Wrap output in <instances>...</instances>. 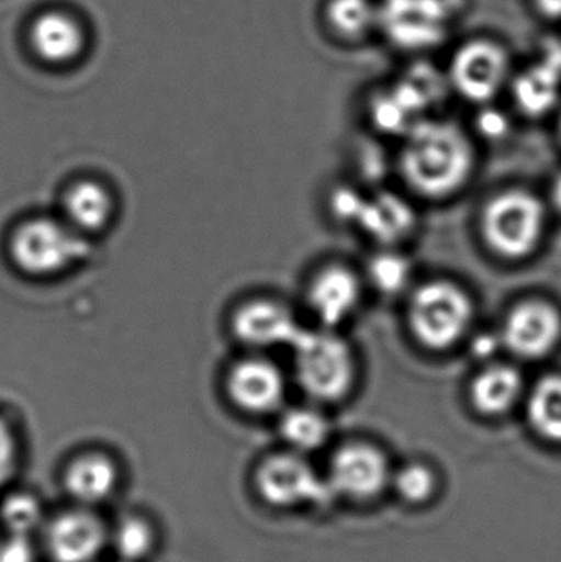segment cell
Returning <instances> with one entry per match:
<instances>
[{"mask_svg": "<svg viewBox=\"0 0 561 562\" xmlns=\"http://www.w3.org/2000/svg\"><path fill=\"white\" fill-rule=\"evenodd\" d=\"M308 306L325 329H335L351 319L362 297V280L345 266L319 270L308 286Z\"/></svg>", "mask_w": 561, "mask_h": 562, "instance_id": "13", "label": "cell"}, {"mask_svg": "<svg viewBox=\"0 0 561 562\" xmlns=\"http://www.w3.org/2000/svg\"><path fill=\"white\" fill-rule=\"evenodd\" d=\"M509 49L490 36L468 40L455 52L448 81L455 91L478 105H487L509 85Z\"/></svg>", "mask_w": 561, "mask_h": 562, "instance_id": "7", "label": "cell"}, {"mask_svg": "<svg viewBox=\"0 0 561 562\" xmlns=\"http://www.w3.org/2000/svg\"><path fill=\"white\" fill-rule=\"evenodd\" d=\"M526 396L523 372L510 363H490L473 376L468 398L474 412L486 418H501L513 412Z\"/></svg>", "mask_w": 561, "mask_h": 562, "instance_id": "15", "label": "cell"}, {"mask_svg": "<svg viewBox=\"0 0 561 562\" xmlns=\"http://www.w3.org/2000/svg\"><path fill=\"white\" fill-rule=\"evenodd\" d=\"M45 543L53 562H92L108 543V530L99 517L79 508L48 521Z\"/></svg>", "mask_w": 561, "mask_h": 562, "instance_id": "11", "label": "cell"}, {"mask_svg": "<svg viewBox=\"0 0 561 562\" xmlns=\"http://www.w3.org/2000/svg\"><path fill=\"white\" fill-rule=\"evenodd\" d=\"M0 521L9 535L30 537L42 528L45 515L35 495L13 494L0 505Z\"/></svg>", "mask_w": 561, "mask_h": 562, "instance_id": "25", "label": "cell"}, {"mask_svg": "<svg viewBox=\"0 0 561 562\" xmlns=\"http://www.w3.org/2000/svg\"><path fill=\"white\" fill-rule=\"evenodd\" d=\"M537 15L549 22H561V0H530Z\"/></svg>", "mask_w": 561, "mask_h": 562, "instance_id": "33", "label": "cell"}, {"mask_svg": "<svg viewBox=\"0 0 561 562\" xmlns=\"http://www.w3.org/2000/svg\"><path fill=\"white\" fill-rule=\"evenodd\" d=\"M117 465L108 456L98 452L79 456L63 475L69 497L85 507L108 501L117 488Z\"/></svg>", "mask_w": 561, "mask_h": 562, "instance_id": "17", "label": "cell"}, {"mask_svg": "<svg viewBox=\"0 0 561 562\" xmlns=\"http://www.w3.org/2000/svg\"><path fill=\"white\" fill-rule=\"evenodd\" d=\"M356 224L379 246L399 247L417 229V214L399 194L378 193L366 198Z\"/></svg>", "mask_w": 561, "mask_h": 562, "instance_id": "16", "label": "cell"}, {"mask_svg": "<svg viewBox=\"0 0 561 562\" xmlns=\"http://www.w3.org/2000/svg\"><path fill=\"white\" fill-rule=\"evenodd\" d=\"M550 203L561 214V173L553 181L552 188H550Z\"/></svg>", "mask_w": 561, "mask_h": 562, "instance_id": "34", "label": "cell"}, {"mask_svg": "<svg viewBox=\"0 0 561 562\" xmlns=\"http://www.w3.org/2000/svg\"><path fill=\"white\" fill-rule=\"evenodd\" d=\"M63 213L66 223L82 236L99 233L114 216V200L102 184L81 181L66 191Z\"/></svg>", "mask_w": 561, "mask_h": 562, "instance_id": "18", "label": "cell"}, {"mask_svg": "<svg viewBox=\"0 0 561 562\" xmlns=\"http://www.w3.org/2000/svg\"><path fill=\"white\" fill-rule=\"evenodd\" d=\"M467 0H379V32L404 52L437 48Z\"/></svg>", "mask_w": 561, "mask_h": 562, "instance_id": "5", "label": "cell"}, {"mask_svg": "<svg viewBox=\"0 0 561 562\" xmlns=\"http://www.w3.org/2000/svg\"><path fill=\"white\" fill-rule=\"evenodd\" d=\"M32 43L46 61L65 63L81 52L85 35L75 19L61 12L40 15L33 23Z\"/></svg>", "mask_w": 561, "mask_h": 562, "instance_id": "19", "label": "cell"}, {"mask_svg": "<svg viewBox=\"0 0 561 562\" xmlns=\"http://www.w3.org/2000/svg\"><path fill=\"white\" fill-rule=\"evenodd\" d=\"M526 416L539 438L561 445V375L550 373L537 380L526 393Z\"/></svg>", "mask_w": 561, "mask_h": 562, "instance_id": "20", "label": "cell"}, {"mask_svg": "<svg viewBox=\"0 0 561 562\" xmlns=\"http://www.w3.org/2000/svg\"><path fill=\"white\" fill-rule=\"evenodd\" d=\"M16 442L9 426L0 419V485L7 484L15 474Z\"/></svg>", "mask_w": 561, "mask_h": 562, "instance_id": "30", "label": "cell"}, {"mask_svg": "<svg viewBox=\"0 0 561 562\" xmlns=\"http://www.w3.org/2000/svg\"><path fill=\"white\" fill-rule=\"evenodd\" d=\"M13 262L33 277H49L88 256L85 236L66 221L38 217L22 224L10 243Z\"/></svg>", "mask_w": 561, "mask_h": 562, "instance_id": "6", "label": "cell"}, {"mask_svg": "<svg viewBox=\"0 0 561 562\" xmlns=\"http://www.w3.org/2000/svg\"><path fill=\"white\" fill-rule=\"evenodd\" d=\"M484 111L478 117V131L490 140H500L501 137L509 132V122L501 112L483 105Z\"/></svg>", "mask_w": 561, "mask_h": 562, "instance_id": "32", "label": "cell"}, {"mask_svg": "<svg viewBox=\"0 0 561 562\" xmlns=\"http://www.w3.org/2000/svg\"><path fill=\"white\" fill-rule=\"evenodd\" d=\"M516 98L527 114L539 115L549 111L557 99L556 81L549 75L534 71L517 82Z\"/></svg>", "mask_w": 561, "mask_h": 562, "instance_id": "28", "label": "cell"}, {"mask_svg": "<svg viewBox=\"0 0 561 562\" xmlns=\"http://www.w3.org/2000/svg\"><path fill=\"white\" fill-rule=\"evenodd\" d=\"M364 201L366 198L361 196L358 191L339 190L335 198H333V210L343 221L356 224L358 223L362 206H364Z\"/></svg>", "mask_w": 561, "mask_h": 562, "instance_id": "31", "label": "cell"}, {"mask_svg": "<svg viewBox=\"0 0 561 562\" xmlns=\"http://www.w3.org/2000/svg\"><path fill=\"white\" fill-rule=\"evenodd\" d=\"M0 562H36V551L30 537L9 535L0 541Z\"/></svg>", "mask_w": 561, "mask_h": 562, "instance_id": "29", "label": "cell"}, {"mask_svg": "<svg viewBox=\"0 0 561 562\" xmlns=\"http://www.w3.org/2000/svg\"><path fill=\"white\" fill-rule=\"evenodd\" d=\"M256 487L260 497L277 508L325 505L335 497L328 482L293 451L267 458L257 469Z\"/></svg>", "mask_w": 561, "mask_h": 562, "instance_id": "8", "label": "cell"}, {"mask_svg": "<svg viewBox=\"0 0 561 562\" xmlns=\"http://www.w3.org/2000/svg\"><path fill=\"white\" fill-rule=\"evenodd\" d=\"M326 19L346 42H364L379 32L378 0H329Z\"/></svg>", "mask_w": 561, "mask_h": 562, "instance_id": "21", "label": "cell"}, {"mask_svg": "<svg viewBox=\"0 0 561 562\" xmlns=\"http://www.w3.org/2000/svg\"><path fill=\"white\" fill-rule=\"evenodd\" d=\"M369 283L384 296L404 293L414 279V266L411 259L397 247H382L368 263Z\"/></svg>", "mask_w": 561, "mask_h": 562, "instance_id": "23", "label": "cell"}, {"mask_svg": "<svg viewBox=\"0 0 561 562\" xmlns=\"http://www.w3.org/2000/svg\"><path fill=\"white\" fill-rule=\"evenodd\" d=\"M233 330L237 339L254 349L293 346L302 327L292 311L276 301H250L236 311Z\"/></svg>", "mask_w": 561, "mask_h": 562, "instance_id": "14", "label": "cell"}, {"mask_svg": "<svg viewBox=\"0 0 561 562\" xmlns=\"http://www.w3.org/2000/svg\"><path fill=\"white\" fill-rule=\"evenodd\" d=\"M474 316L473 297L453 280L424 281L408 296V330L418 346L431 352L458 346L471 333Z\"/></svg>", "mask_w": 561, "mask_h": 562, "instance_id": "2", "label": "cell"}, {"mask_svg": "<svg viewBox=\"0 0 561 562\" xmlns=\"http://www.w3.org/2000/svg\"><path fill=\"white\" fill-rule=\"evenodd\" d=\"M391 465L381 449L351 442L333 454L326 482L338 497L371 501L391 485Z\"/></svg>", "mask_w": 561, "mask_h": 562, "instance_id": "10", "label": "cell"}, {"mask_svg": "<svg viewBox=\"0 0 561 562\" xmlns=\"http://www.w3.org/2000/svg\"><path fill=\"white\" fill-rule=\"evenodd\" d=\"M117 562H124V561L119 560Z\"/></svg>", "mask_w": 561, "mask_h": 562, "instance_id": "35", "label": "cell"}, {"mask_svg": "<svg viewBox=\"0 0 561 562\" xmlns=\"http://www.w3.org/2000/svg\"><path fill=\"white\" fill-rule=\"evenodd\" d=\"M474 167L470 135L451 122L418 119L404 134L399 168L405 184L425 200L445 201L460 193Z\"/></svg>", "mask_w": 561, "mask_h": 562, "instance_id": "1", "label": "cell"}, {"mask_svg": "<svg viewBox=\"0 0 561 562\" xmlns=\"http://www.w3.org/2000/svg\"><path fill=\"white\" fill-rule=\"evenodd\" d=\"M437 474L422 462L404 465L391 477L395 494L412 505H422L430 501L437 492Z\"/></svg>", "mask_w": 561, "mask_h": 562, "instance_id": "26", "label": "cell"}, {"mask_svg": "<svg viewBox=\"0 0 561 562\" xmlns=\"http://www.w3.org/2000/svg\"><path fill=\"white\" fill-rule=\"evenodd\" d=\"M547 204L524 188L494 194L481 211L480 231L487 249L507 262L536 254L547 231Z\"/></svg>", "mask_w": 561, "mask_h": 562, "instance_id": "3", "label": "cell"}, {"mask_svg": "<svg viewBox=\"0 0 561 562\" xmlns=\"http://www.w3.org/2000/svg\"><path fill=\"white\" fill-rule=\"evenodd\" d=\"M292 349L296 380L310 398L336 403L351 393L358 375L355 352L335 329H303Z\"/></svg>", "mask_w": 561, "mask_h": 562, "instance_id": "4", "label": "cell"}, {"mask_svg": "<svg viewBox=\"0 0 561 562\" xmlns=\"http://www.w3.org/2000/svg\"><path fill=\"white\" fill-rule=\"evenodd\" d=\"M503 349L520 360H542L561 342V311L542 297L519 301L501 324Z\"/></svg>", "mask_w": 561, "mask_h": 562, "instance_id": "9", "label": "cell"}, {"mask_svg": "<svg viewBox=\"0 0 561 562\" xmlns=\"http://www.w3.org/2000/svg\"><path fill=\"white\" fill-rule=\"evenodd\" d=\"M227 392L234 405L243 412L250 415H270L279 412L285 402V376L269 360H243L231 370Z\"/></svg>", "mask_w": 561, "mask_h": 562, "instance_id": "12", "label": "cell"}, {"mask_svg": "<svg viewBox=\"0 0 561 562\" xmlns=\"http://www.w3.org/2000/svg\"><path fill=\"white\" fill-rule=\"evenodd\" d=\"M371 117L382 134L404 135L418 121L395 89L378 95L371 104Z\"/></svg>", "mask_w": 561, "mask_h": 562, "instance_id": "27", "label": "cell"}, {"mask_svg": "<svg viewBox=\"0 0 561 562\" xmlns=\"http://www.w3.org/2000/svg\"><path fill=\"white\" fill-rule=\"evenodd\" d=\"M155 530L145 518L132 515L122 518L112 531V547L119 560L124 562H141L147 560L154 551Z\"/></svg>", "mask_w": 561, "mask_h": 562, "instance_id": "24", "label": "cell"}, {"mask_svg": "<svg viewBox=\"0 0 561 562\" xmlns=\"http://www.w3.org/2000/svg\"><path fill=\"white\" fill-rule=\"evenodd\" d=\"M280 435L296 454L318 451L328 442L329 422L318 409H289L280 422Z\"/></svg>", "mask_w": 561, "mask_h": 562, "instance_id": "22", "label": "cell"}]
</instances>
